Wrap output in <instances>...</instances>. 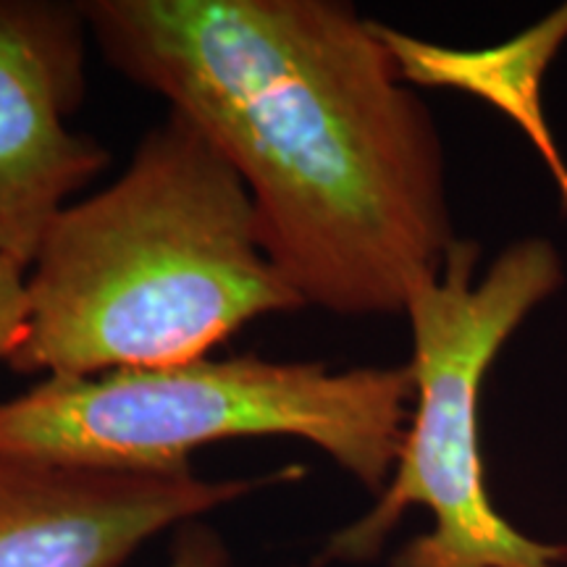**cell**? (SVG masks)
<instances>
[{
	"mask_svg": "<svg viewBox=\"0 0 567 567\" xmlns=\"http://www.w3.org/2000/svg\"><path fill=\"white\" fill-rule=\"evenodd\" d=\"M27 334L24 268L0 258V360H9Z\"/></svg>",
	"mask_w": 567,
	"mask_h": 567,
	"instance_id": "obj_8",
	"label": "cell"
},
{
	"mask_svg": "<svg viewBox=\"0 0 567 567\" xmlns=\"http://www.w3.org/2000/svg\"><path fill=\"white\" fill-rule=\"evenodd\" d=\"M118 74L184 113L250 193L305 308L405 316L457 243L434 111L339 0H90Z\"/></svg>",
	"mask_w": 567,
	"mask_h": 567,
	"instance_id": "obj_1",
	"label": "cell"
},
{
	"mask_svg": "<svg viewBox=\"0 0 567 567\" xmlns=\"http://www.w3.org/2000/svg\"><path fill=\"white\" fill-rule=\"evenodd\" d=\"M551 172H555V176H557L559 193H563V200L567 205V168H565V163L563 161L555 163V166H551Z\"/></svg>",
	"mask_w": 567,
	"mask_h": 567,
	"instance_id": "obj_10",
	"label": "cell"
},
{
	"mask_svg": "<svg viewBox=\"0 0 567 567\" xmlns=\"http://www.w3.org/2000/svg\"><path fill=\"white\" fill-rule=\"evenodd\" d=\"M87 32L80 3L0 0V258L24 271L53 218L111 163L66 124L84 97Z\"/></svg>",
	"mask_w": 567,
	"mask_h": 567,
	"instance_id": "obj_5",
	"label": "cell"
},
{
	"mask_svg": "<svg viewBox=\"0 0 567 567\" xmlns=\"http://www.w3.org/2000/svg\"><path fill=\"white\" fill-rule=\"evenodd\" d=\"M481 245L457 239L442 274L408 300L415 410L392 478L363 517L337 530L313 563H371L410 507L434 526L392 567H567V544L515 528L494 507L481 452V394L494 360L528 316L565 287V264L544 237L515 239L478 274Z\"/></svg>",
	"mask_w": 567,
	"mask_h": 567,
	"instance_id": "obj_4",
	"label": "cell"
},
{
	"mask_svg": "<svg viewBox=\"0 0 567 567\" xmlns=\"http://www.w3.org/2000/svg\"><path fill=\"white\" fill-rule=\"evenodd\" d=\"M30 268L6 365L48 379L193 363L255 318L305 308L260 247L245 182L176 111L116 182L53 218Z\"/></svg>",
	"mask_w": 567,
	"mask_h": 567,
	"instance_id": "obj_2",
	"label": "cell"
},
{
	"mask_svg": "<svg viewBox=\"0 0 567 567\" xmlns=\"http://www.w3.org/2000/svg\"><path fill=\"white\" fill-rule=\"evenodd\" d=\"M279 467L245 478L124 471L0 452V567H122L163 530L300 478Z\"/></svg>",
	"mask_w": 567,
	"mask_h": 567,
	"instance_id": "obj_6",
	"label": "cell"
},
{
	"mask_svg": "<svg viewBox=\"0 0 567 567\" xmlns=\"http://www.w3.org/2000/svg\"><path fill=\"white\" fill-rule=\"evenodd\" d=\"M229 555L221 536L200 520L184 523L176 530L172 559L166 567H226Z\"/></svg>",
	"mask_w": 567,
	"mask_h": 567,
	"instance_id": "obj_9",
	"label": "cell"
},
{
	"mask_svg": "<svg viewBox=\"0 0 567 567\" xmlns=\"http://www.w3.org/2000/svg\"><path fill=\"white\" fill-rule=\"evenodd\" d=\"M415 400L413 368L243 358L92 379H45L0 402V452L124 471H189L226 439L313 444L379 496L392 478Z\"/></svg>",
	"mask_w": 567,
	"mask_h": 567,
	"instance_id": "obj_3",
	"label": "cell"
},
{
	"mask_svg": "<svg viewBox=\"0 0 567 567\" xmlns=\"http://www.w3.org/2000/svg\"><path fill=\"white\" fill-rule=\"evenodd\" d=\"M381 30L405 82L421 87H457L484 97L520 122L542 153L555 147L542 116V80L567 40V6L494 51H452L392 27L381 24Z\"/></svg>",
	"mask_w": 567,
	"mask_h": 567,
	"instance_id": "obj_7",
	"label": "cell"
}]
</instances>
